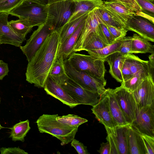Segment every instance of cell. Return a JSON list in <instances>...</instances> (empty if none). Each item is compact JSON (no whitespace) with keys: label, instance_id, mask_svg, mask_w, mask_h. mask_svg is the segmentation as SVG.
Listing matches in <instances>:
<instances>
[{"label":"cell","instance_id":"32","mask_svg":"<svg viewBox=\"0 0 154 154\" xmlns=\"http://www.w3.org/2000/svg\"><path fill=\"white\" fill-rule=\"evenodd\" d=\"M8 23L16 34L25 38L33 27L26 20L21 18L16 20H11L8 21Z\"/></svg>","mask_w":154,"mask_h":154},{"label":"cell","instance_id":"49","mask_svg":"<svg viewBox=\"0 0 154 154\" xmlns=\"http://www.w3.org/2000/svg\"><path fill=\"white\" fill-rule=\"evenodd\" d=\"M64 0H48V5H50L52 3H55V2H60V1H64Z\"/></svg>","mask_w":154,"mask_h":154},{"label":"cell","instance_id":"5","mask_svg":"<svg viewBox=\"0 0 154 154\" xmlns=\"http://www.w3.org/2000/svg\"><path fill=\"white\" fill-rule=\"evenodd\" d=\"M67 59L71 65L76 70L85 72L93 76L105 79L106 70L103 59L75 52L72 53Z\"/></svg>","mask_w":154,"mask_h":154},{"label":"cell","instance_id":"14","mask_svg":"<svg viewBox=\"0 0 154 154\" xmlns=\"http://www.w3.org/2000/svg\"><path fill=\"white\" fill-rule=\"evenodd\" d=\"M138 107L154 104V78L148 76L132 92Z\"/></svg>","mask_w":154,"mask_h":154},{"label":"cell","instance_id":"22","mask_svg":"<svg viewBox=\"0 0 154 154\" xmlns=\"http://www.w3.org/2000/svg\"><path fill=\"white\" fill-rule=\"evenodd\" d=\"M85 19L82 22L74 32L66 41L59 46L57 57H62L64 60H65L67 59L73 53V47L79 37Z\"/></svg>","mask_w":154,"mask_h":154},{"label":"cell","instance_id":"13","mask_svg":"<svg viewBox=\"0 0 154 154\" xmlns=\"http://www.w3.org/2000/svg\"><path fill=\"white\" fill-rule=\"evenodd\" d=\"M91 110L98 121L103 124L105 128L111 129L115 128L116 126L110 109L107 89L100 96L99 102L93 106Z\"/></svg>","mask_w":154,"mask_h":154},{"label":"cell","instance_id":"17","mask_svg":"<svg viewBox=\"0 0 154 154\" xmlns=\"http://www.w3.org/2000/svg\"><path fill=\"white\" fill-rule=\"evenodd\" d=\"M43 88L47 94L58 100L71 108L79 105L60 85L48 77Z\"/></svg>","mask_w":154,"mask_h":154},{"label":"cell","instance_id":"50","mask_svg":"<svg viewBox=\"0 0 154 154\" xmlns=\"http://www.w3.org/2000/svg\"><path fill=\"white\" fill-rule=\"evenodd\" d=\"M3 128V127L1 126V125L0 124V130L2 129Z\"/></svg>","mask_w":154,"mask_h":154},{"label":"cell","instance_id":"3","mask_svg":"<svg viewBox=\"0 0 154 154\" xmlns=\"http://www.w3.org/2000/svg\"><path fill=\"white\" fill-rule=\"evenodd\" d=\"M9 14L26 20L32 27L45 23L47 17V6L29 0H24L9 13Z\"/></svg>","mask_w":154,"mask_h":154},{"label":"cell","instance_id":"30","mask_svg":"<svg viewBox=\"0 0 154 154\" xmlns=\"http://www.w3.org/2000/svg\"><path fill=\"white\" fill-rule=\"evenodd\" d=\"M122 39L116 41L102 48L87 51L89 55L93 57L103 59L113 53L119 51L122 42Z\"/></svg>","mask_w":154,"mask_h":154},{"label":"cell","instance_id":"42","mask_svg":"<svg viewBox=\"0 0 154 154\" xmlns=\"http://www.w3.org/2000/svg\"><path fill=\"white\" fill-rule=\"evenodd\" d=\"M71 146L74 148L79 154H88L89 153L86 146L78 140L74 138L71 142Z\"/></svg>","mask_w":154,"mask_h":154},{"label":"cell","instance_id":"11","mask_svg":"<svg viewBox=\"0 0 154 154\" xmlns=\"http://www.w3.org/2000/svg\"><path fill=\"white\" fill-rule=\"evenodd\" d=\"M107 134L106 138L109 142L111 151L118 154H129L128 141V125L117 126L114 128H105Z\"/></svg>","mask_w":154,"mask_h":154},{"label":"cell","instance_id":"34","mask_svg":"<svg viewBox=\"0 0 154 154\" xmlns=\"http://www.w3.org/2000/svg\"><path fill=\"white\" fill-rule=\"evenodd\" d=\"M56 119L58 122L66 126L73 128L79 127L81 125L88 121L85 119L72 114L62 116L58 115Z\"/></svg>","mask_w":154,"mask_h":154},{"label":"cell","instance_id":"21","mask_svg":"<svg viewBox=\"0 0 154 154\" xmlns=\"http://www.w3.org/2000/svg\"><path fill=\"white\" fill-rule=\"evenodd\" d=\"M75 9L68 22L73 20L101 5L103 0H73Z\"/></svg>","mask_w":154,"mask_h":154},{"label":"cell","instance_id":"18","mask_svg":"<svg viewBox=\"0 0 154 154\" xmlns=\"http://www.w3.org/2000/svg\"><path fill=\"white\" fill-rule=\"evenodd\" d=\"M127 141L129 154H147L142 134L132 124L128 125Z\"/></svg>","mask_w":154,"mask_h":154},{"label":"cell","instance_id":"45","mask_svg":"<svg viewBox=\"0 0 154 154\" xmlns=\"http://www.w3.org/2000/svg\"><path fill=\"white\" fill-rule=\"evenodd\" d=\"M9 69L8 64L2 60H0V80H2L8 75Z\"/></svg>","mask_w":154,"mask_h":154},{"label":"cell","instance_id":"33","mask_svg":"<svg viewBox=\"0 0 154 154\" xmlns=\"http://www.w3.org/2000/svg\"><path fill=\"white\" fill-rule=\"evenodd\" d=\"M149 76H151L143 73L135 74L132 75L128 79L121 82V85L128 91L132 92L138 88L146 78Z\"/></svg>","mask_w":154,"mask_h":154},{"label":"cell","instance_id":"29","mask_svg":"<svg viewBox=\"0 0 154 154\" xmlns=\"http://www.w3.org/2000/svg\"><path fill=\"white\" fill-rule=\"evenodd\" d=\"M11 131L10 137L14 141H24V138L30 129L29 121L27 119L25 121H20L10 128Z\"/></svg>","mask_w":154,"mask_h":154},{"label":"cell","instance_id":"20","mask_svg":"<svg viewBox=\"0 0 154 154\" xmlns=\"http://www.w3.org/2000/svg\"><path fill=\"white\" fill-rule=\"evenodd\" d=\"M126 54L123 55L118 51L108 56L103 60L109 65V72L117 82L121 83L123 81L121 70Z\"/></svg>","mask_w":154,"mask_h":154},{"label":"cell","instance_id":"8","mask_svg":"<svg viewBox=\"0 0 154 154\" xmlns=\"http://www.w3.org/2000/svg\"><path fill=\"white\" fill-rule=\"evenodd\" d=\"M112 91L127 122L128 124H132L135 119L137 110L132 93L121 85L112 89Z\"/></svg>","mask_w":154,"mask_h":154},{"label":"cell","instance_id":"52","mask_svg":"<svg viewBox=\"0 0 154 154\" xmlns=\"http://www.w3.org/2000/svg\"><path fill=\"white\" fill-rule=\"evenodd\" d=\"M108 1H111V0H107Z\"/></svg>","mask_w":154,"mask_h":154},{"label":"cell","instance_id":"48","mask_svg":"<svg viewBox=\"0 0 154 154\" xmlns=\"http://www.w3.org/2000/svg\"><path fill=\"white\" fill-rule=\"evenodd\" d=\"M42 5L47 6L48 5V0H29Z\"/></svg>","mask_w":154,"mask_h":154},{"label":"cell","instance_id":"7","mask_svg":"<svg viewBox=\"0 0 154 154\" xmlns=\"http://www.w3.org/2000/svg\"><path fill=\"white\" fill-rule=\"evenodd\" d=\"M60 86L79 105L93 106L99 101L100 95L98 92L83 88L69 77Z\"/></svg>","mask_w":154,"mask_h":154},{"label":"cell","instance_id":"9","mask_svg":"<svg viewBox=\"0 0 154 154\" xmlns=\"http://www.w3.org/2000/svg\"><path fill=\"white\" fill-rule=\"evenodd\" d=\"M53 31L45 22L35 30L26 44L19 47L29 62L43 43L47 37Z\"/></svg>","mask_w":154,"mask_h":154},{"label":"cell","instance_id":"6","mask_svg":"<svg viewBox=\"0 0 154 154\" xmlns=\"http://www.w3.org/2000/svg\"><path fill=\"white\" fill-rule=\"evenodd\" d=\"M64 66L68 76L83 88L98 92L100 95L106 90V81L93 76L87 72L78 71L70 64L67 59L63 61Z\"/></svg>","mask_w":154,"mask_h":154},{"label":"cell","instance_id":"46","mask_svg":"<svg viewBox=\"0 0 154 154\" xmlns=\"http://www.w3.org/2000/svg\"><path fill=\"white\" fill-rule=\"evenodd\" d=\"M98 152L101 154H110V146L108 141L106 143H102L100 144V147Z\"/></svg>","mask_w":154,"mask_h":154},{"label":"cell","instance_id":"28","mask_svg":"<svg viewBox=\"0 0 154 154\" xmlns=\"http://www.w3.org/2000/svg\"><path fill=\"white\" fill-rule=\"evenodd\" d=\"M102 4L96 8V13L101 22L105 25L126 29L125 24L116 18Z\"/></svg>","mask_w":154,"mask_h":154},{"label":"cell","instance_id":"24","mask_svg":"<svg viewBox=\"0 0 154 154\" xmlns=\"http://www.w3.org/2000/svg\"><path fill=\"white\" fill-rule=\"evenodd\" d=\"M64 60L62 57H56L48 76L60 85L63 84L69 78L65 69Z\"/></svg>","mask_w":154,"mask_h":154},{"label":"cell","instance_id":"39","mask_svg":"<svg viewBox=\"0 0 154 154\" xmlns=\"http://www.w3.org/2000/svg\"><path fill=\"white\" fill-rule=\"evenodd\" d=\"M132 41V36H125L122 39V42L118 52L123 55L131 54Z\"/></svg>","mask_w":154,"mask_h":154},{"label":"cell","instance_id":"47","mask_svg":"<svg viewBox=\"0 0 154 154\" xmlns=\"http://www.w3.org/2000/svg\"><path fill=\"white\" fill-rule=\"evenodd\" d=\"M148 62L149 68L152 72L154 74V53H151L148 57Z\"/></svg>","mask_w":154,"mask_h":154},{"label":"cell","instance_id":"38","mask_svg":"<svg viewBox=\"0 0 154 154\" xmlns=\"http://www.w3.org/2000/svg\"><path fill=\"white\" fill-rule=\"evenodd\" d=\"M106 25L116 41L123 39L126 36L128 31L126 29L119 28L109 25Z\"/></svg>","mask_w":154,"mask_h":154},{"label":"cell","instance_id":"23","mask_svg":"<svg viewBox=\"0 0 154 154\" xmlns=\"http://www.w3.org/2000/svg\"><path fill=\"white\" fill-rule=\"evenodd\" d=\"M111 113L116 127L127 125V122L120 107L112 92V89L107 88Z\"/></svg>","mask_w":154,"mask_h":154},{"label":"cell","instance_id":"1","mask_svg":"<svg viewBox=\"0 0 154 154\" xmlns=\"http://www.w3.org/2000/svg\"><path fill=\"white\" fill-rule=\"evenodd\" d=\"M59 45V33L53 31L28 62L25 74L28 82L36 87L44 88L57 57Z\"/></svg>","mask_w":154,"mask_h":154},{"label":"cell","instance_id":"19","mask_svg":"<svg viewBox=\"0 0 154 154\" xmlns=\"http://www.w3.org/2000/svg\"><path fill=\"white\" fill-rule=\"evenodd\" d=\"M102 5L116 18L125 24L128 19L136 13L129 7L113 0L103 1Z\"/></svg>","mask_w":154,"mask_h":154},{"label":"cell","instance_id":"35","mask_svg":"<svg viewBox=\"0 0 154 154\" xmlns=\"http://www.w3.org/2000/svg\"><path fill=\"white\" fill-rule=\"evenodd\" d=\"M97 34L102 40L108 45L116 42L109 31L106 26L102 23L100 20L98 25Z\"/></svg>","mask_w":154,"mask_h":154},{"label":"cell","instance_id":"40","mask_svg":"<svg viewBox=\"0 0 154 154\" xmlns=\"http://www.w3.org/2000/svg\"><path fill=\"white\" fill-rule=\"evenodd\" d=\"M142 137L147 154H154V137L142 134Z\"/></svg>","mask_w":154,"mask_h":154},{"label":"cell","instance_id":"15","mask_svg":"<svg viewBox=\"0 0 154 154\" xmlns=\"http://www.w3.org/2000/svg\"><path fill=\"white\" fill-rule=\"evenodd\" d=\"M9 13H0V40L1 44H8L17 47L21 46L26 38L20 36L13 30L8 23Z\"/></svg>","mask_w":154,"mask_h":154},{"label":"cell","instance_id":"43","mask_svg":"<svg viewBox=\"0 0 154 154\" xmlns=\"http://www.w3.org/2000/svg\"><path fill=\"white\" fill-rule=\"evenodd\" d=\"M121 72L123 80V82L128 79L132 76L130 70L129 63L127 57L123 63L122 69Z\"/></svg>","mask_w":154,"mask_h":154},{"label":"cell","instance_id":"31","mask_svg":"<svg viewBox=\"0 0 154 154\" xmlns=\"http://www.w3.org/2000/svg\"><path fill=\"white\" fill-rule=\"evenodd\" d=\"M95 32L89 35L86 38L80 51L97 50L102 48L107 45Z\"/></svg>","mask_w":154,"mask_h":154},{"label":"cell","instance_id":"51","mask_svg":"<svg viewBox=\"0 0 154 154\" xmlns=\"http://www.w3.org/2000/svg\"><path fill=\"white\" fill-rule=\"evenodd\" d=\"M1 42H0V45H1Z\"/></svg>","mask_w":154,"mask_h":154},{"label":"cell","instance_id":"44","mask_svg":"<svg viewBox=\"0 0 154 154\" xmlns=\"http://www.w3.org/2000/svg\"><path fill=\"white\" fill-rule=\"evenodd\" d=\"M1 154H28V153L19 147H2L0 149Z\"/></svg>","mask_w":154,"mask_h":154},{"label":"cell","instance_id":"25","mask_svg":"<svg viewBox=\"0 0 154 154\" xmlns=\"http://www.w3.org/2000/svg\"><path fill=\"white\" fill-rule=\"evenodd\" d=\"M132 75L140 73L147 74L154 78V74L149 68L148 60H144L131 54H126Z\"/></svg>","mask_w":154,"mask_h":154},{"label":"cell","instance_id":"26","mask_svg":"<svg viewBox=\"0 0 154 154\" xmlns=\"http://www.w3.org/2000/svg\"><path fill=\"white\" fill-rule=\"evenodd\" d=\"M86 13L68 22L57 31L59 36L60 45L63 44L74 32L87 16Z\"/></svg>","mask_w":154,"mask_h":154},{"label":"cell","instance_id":"4","mask_svg":"<svg viewBox=\"0 0 154 154\" xmlns=\"http://www.w3.org/2000/svg\"><path fill=\"white\" fill-rule=\"evenodd\" d=\"M74 9L73 0H65L48 5L45 23L53 31H57L68 22Z\"/></svg>","mask_w":154,"mask_h":154},{"label":"cell","instance_id":"16","mask_svg":"<svg viewBox=\"0 0 154 154\" xmlns=\"http://www.w3.org/2000/svg\"><path fill=\"white\" fill-rule=\"evenodd\" d=\"M96 8L88 13L79 37L73 47V53L80 51L84 42L89 35L94 32L97 34L100 20L96 13Z\"/></svg>","mask_w":154,"mask_h":154},{"label":"cell","instance_id":"12","mask_svg":"<svg viewBox=\"0 0 154 154\" xmlns=\"http://www.w3.org/2000/svg\"><path fill=\"white\" fill-rule=\"evenodd\" d=\"M126 29L134 32L140 36L154 42V23L150 20L135 14L127 21Z\"/></svg>","mask_w":154,"mask_h":154},{"label":"cell","instance_id":"2","mask_svg":"<svg viewBox=\"0 0 154 154\" xmlns=\"http://www.w3.org/2000/svg\"><path fill=\"white\" fill-rule=\"evenodd\" d=\"M58 115L43 114L36 122L40 133L48 134L60 140L62 145L66 144L74 138L78 127H68L58 122Z\"/></svg>","mask_w":154,"mask_h":154},{"label":"cell","instance_id":"36","mask_svg":"<svg viewBox=\"0 0 154 154\" xmlns=\"http://www.w3.org/2000/svg\"><path fill=\"white\" fill-rule=\"evenodd\" d=\"M24 0H0V13H9Z\"/></svg>","mask_w":154,"mask_h":154},{"label":"cell","instance_id":"10","mask_svg":"<svg viewBox=\"0 0 154 154\" xmlns=\"http://www.w3.org/2000/svg\"><path fill=\"white\" fill-rule=\"evenodd\" d=\"M132 124L141 134L154 137V104L137 107L135 119Z\"/></svg>","mask_w":154,"mask_h":154},{"label":"cell","instance_id":"27","mask_svg":"<svg viewBox=\"0 0 154 154\" xmlns=\"http://www.w3.org/2000/svg\"><path fill=\"white\" fill-rule=\"evenodd\" d=\"M132 37L131 54L154 53V46L147 39L137 34Z\"/></svg>","mask_w":154,"mask_h":154},{"label":"cell","instance_id":"41","mask_svg":"<svg viewBox=\"0 0 154 154\" xmlns=\"http://www.w3.org/2000/svg\"><path fill=\"white\" fill-rule=\"evenodd\" d=\"M129 7L136 13L141 11L142 9L136 0H113Z\"/></svg>","mask_w":154,"mask_h":154},{"label":"cell","instance_id":"37","mask_svg":"<svg viewBox=\"0 0 154 154\" xmlns=\"http://www.w3.org/2000/svg\"><path fill=\"white\" fill-rule=\"evenodd\" d=\"M142 12L154 17V0H136Z\"/></svg>","mask_w":154,"mask_h":154}]
</instances>
